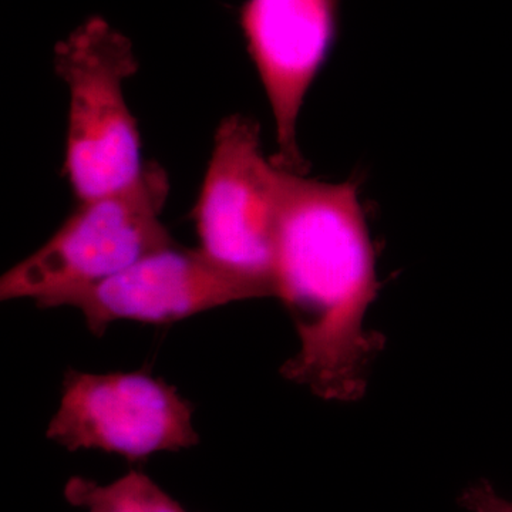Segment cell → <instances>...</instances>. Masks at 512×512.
Masks as SVG:
<instances>
[{"instance_id":"obj_1","label":"cell","mask_w":512,"mask_h":512,"mask_svg":"<svg viewBox=\"0 0 512 512\" xmlns=\"http://www.w3.org/2000/svg\"><path fill=\"white\" fill-rule=\"evenodd\" d=\"M274 284L299 338L282 377L328 402L362 399L386 340L366 326L382 285L359 181L323 183L279 167Z\"/></svg>"},{"instance_id":"obj_2","label":"cell","mask_w":512,"mask_h":512,"mask_svg":"<svg viewBox=\"0 0 512 512\" xmlns=\"http://www.w3.org/2000/svg\"><path fill=\"white\" fill-rule=\"evenodd\" d=\"M168 194L167 171L150 161L133 183L80 202L42 248L2 275L0 301L30 298L40 308L59 293L97 284L174 247L160 220Z\"/></svg>"},{"instance_id":"obj_3","label":"cell","mask_w":512,"mask_h":512,"mask_svg":"<svg viewBox=\"0 0 512 512\" xmlns=\"http://www.w3.org/2000/svg\"><path fill=\"white\" fill-rule=\"evenodd\" d=\"M55 69L69 87L64 174L80 202L133 183L143 170L140 134L124 97L137 73L133 46L104 20L92 19L59 43Z\"/></svg>"},{"instance_id":"obj_4","label":"cell","mask_w":512,"mask_h":512,"mask_svg":"<svg viewBox=\"0 0 512 512\" xmlns=\"http://www.w3.org/2000/svg\"><path fill=\"white\" fill-rule=\"evenodd\" d=\"M279 167L264 156L261 127L232 114L215 131L214 147L195 205L201 249L274 291Z\"/></svg>"},{"instance_id":"obj_5","label":"cell","mask_w":512,"mask_h":512,"mask_svg":"<svg viewBox=\"0 0 512 512\" xmlns=\"http://www.w3.org/2000/svg\"><path fill=\"white\" fill-rule=\"evenodd\" d=\"M194 406L147 370L94 375L69 369L46 437L69 451L103 450L128 461L198 446Z\"/></svg>"},{"instance_id":"obj_6","label":"cell","mask_w":512,"mask_h":512,"mask_svg":"<svg viewBox=\"0 0 512 512\" xmlns=\"http://www.w3.org/2000/svg\"><path fill=\"white\" fill-rule=\"evenodd\" d=\"M266 296H274L268 285L215 261L201 248L174 245L97 284L59 293L40 309L73 306L100 338L117 320L171 323L227 303Z\"/></svg>"},{"instance_id":"obj_7","label":"cell","mask_w":512,"mask_h":512,"mask_svg":"<svg viewBox=\"0 0 512 512\" xmlns=\"http://www.w3.org/2000/svg\"><path fill=\"white\" fill-rule=\"evenodd\" d=\"M241 28L274 114L278 154L272 161L303 174L296 126L306 94L335 46L339 0H247Z\"/></svg>"},{"instance_id":"obj_8","label":"cell","mask_w":512,"mask_h":512,"mask_svg":"<svg viewBox=\"0 0 512 512\" xmlns=\"http://www.w3.org/2000/svg\"><path fill=\"white\" fill-rule=\"evenodd\" d=\"M64 498L87 512H188L146 474L130 470L109 485L72 477L64 485Z\"/></svg>"},{"instance_id":"obj_9","label":"cell","mask_w":512,"mask_h":512,"mask_svg":"<svg viewBox=\"0 0 512 512\" xmlns=\"http://www.w3.org/2000/svg\"><path fill=\"white\" fill-rule=\"evenodd\" d=\"M458 501L468 512H512V501L501 497L487 480L471 484Z\"/></svg>"}]
</instances>
